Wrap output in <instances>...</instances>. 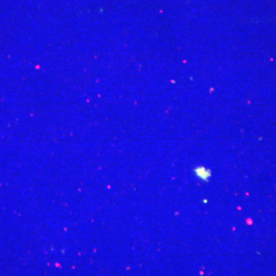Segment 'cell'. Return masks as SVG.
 Returning a JSON list of instances; mask_svg holds the SVG:
<instances>
[{"mask_svg": "<svg viewBox=\"0 0 276 276\" xmlns=\"http://www.w3.org/2000/svg\"><path fill=\"white\" fill-rule=\"evenodd\" d=\"M194 174L198 178L204 182H208L211 177V172L210 170L204 167H198L194 169Z\"/></svg>", "mask_w": 276, "mask_h": 276, "instance_id": "cell-1", "label": "cell"}]
</instances>
